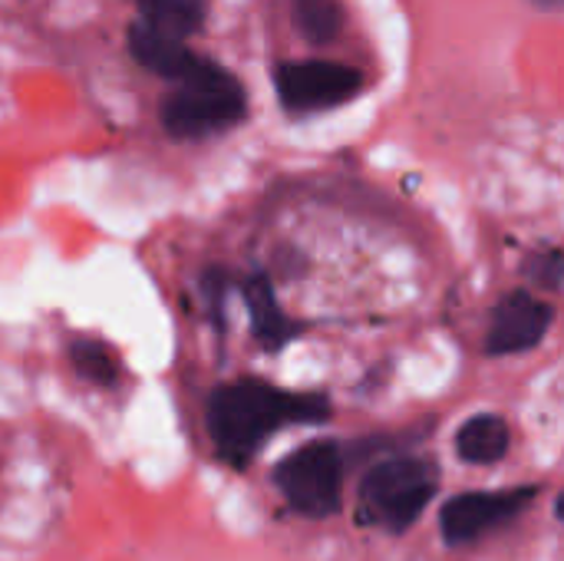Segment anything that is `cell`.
<instances>
[{
    "label": "cell",
    "mask_w": 564,
    "mask_h": 561,
    "mask_svg": "<svg viewBox=\"0 0 564 561\" xmlns=\"http://www.w3.org/2000/svg\"><path fill=\"white\" fill-rule=\"evenodd\" d=\"M552 324H555V308L549 301L535 298L525 288L509 291L492 308V321L486 331V354L512 357V354L535 350L545 341V334L552 331Z\"/></svg>",
    "instance_id": "cell-8"
},
{
    "label": "cell",
    "mask_w": 564,
    "mask_h": 561,
    "mask_svg": "<svg viewBox=\"0 0 564 561\" xmlns=\"http://www.w3.org/2000/svg\"><path fill=\"white\" fill-rule=\"evenodd\" d=\"M525 274L545 288V291H558L564 284V255L549 248V251H539V255H529L525 258Z\"/></svg>",
    "instance_id": "cell-14"
},
{
    "label": "cell",
    "mask_w": 564,
    "mask_h": 561,
    "mask_svg": "<svg viewBox=\"0 0 564 561\" xmlns=\"http://www.w3.org/2000/svg\"><path fill=\"white\" fill-rule=\"evenodd\" d=\"M135 7L145 26L175 40L198 33L208 17V0H135Z\"/></svg>",
    "instance_id": "cell-11"
},
{
    "label": "cell",
    "mask_w": 564,
    "mask_h": 561,
    "mask_svg": "<svg viewBox=\"0 0 564 561\" xmlns=\"http://www.w3.org/2000/svg\"><path fill=\"white\" fill-rule=\"evenodd\" d=\"M330 397L317 390H284L258 377L218 384L205 400V427L215 456L231 470H248L261 446L297 423H327Z\"/></svg>",
    "instance_id": "cell-1"
},
{
    "label": "cell",
    "mask_w": 564,
    "mask_h": 561,
    "mask_svg": "<svg viewBox=\"0 0 564 561\" xmlns=\"http://www.w3.org/2000/svg\"><path fill=\"white\" fill-rule=\"evenodd\" d=\"M344 453L347 446L337 440H311L274 466L271 479L297 516L330 519L340 513Z\"/></svg>",
    "instance_id": "cell-3"
},
{
    "label": "cell",
    "mask_w": 564,
    "mask_h": 561,
    "mask_svg": "<svg viewBox=\"0 0 564 561\" xmlns=\"http://www.w3.org/2000/svg\"><path fill=\"white\" fill-rule=\"evenodd\" d=\"M294 23L307 43L327 46L344 30V7L340 0H291Z\"/></svg>",
    "instance_id": "cell-12"
},
{
    "label": "cell",
    "mask_w": 564,
    "mask_h": 561,
    "mask_svg": "<svg viewBox=\"0 0 564 561\" xmlns=\"http://www.w3.org/2000/svg\"><path fill=\"white\" fill-rule=\"evenodd\" d=\"M456 456L466 466H496L509 456L512 427L499 413H476L456 430Z\"/></svg>",
    "instance_id": "cell-10"
},
{
    "label": "cell",
    "mask_w": 564,
    "mask_h": 561,
    "mask_svg": "<svg viewBox=\"0 0 564 561\" xmlns=\"http://www.w3.org/2000/svg\"><path fill=\"white\" fill-rule=\"evenodd\" d=\"M440 493V470L423 456H390L377 463L357 489L360 526L403 536L420 522Z\"/></svg>",
    "instance_id": "cell-2"
},
{
    "label": "cell",
    "mask_w": 564,
    "mask_h": 561,
    "mask_svg": "<svg viewBox=\"0 0 564 561\" xmlns=\"http://www.w3.org/2000/svg\"><path fill=\"white\" fill-rule=\"evenodd\" d=\"M69 360L76 367V374L83 380L96 384V387H116L119 377H122L119 357L106 344H99V341H86V337L73 341L69 344Z\"/></svg>",
    "instance_id": "cell-13"
},
{
    "label": "cell",
    "mask_w": 564,
    "mask_h": 561,
    "mask_svg": "<svg viewBox=\"0 0 564 561\" xmlns=\"http://www.w3.org/2000/svg\"><path fill=\"white\" fill-rule=\"evenodd\" d=\"M367 86V76L357 66L334 60H288L274 66V89L291 116L324 112L350 103Z\"/></svg>",
    "instance_id": "cell-5"
},
{
    "label": "cell",
    "mask_w": 564,
    "mask_h": 561,
    "mask_svg": "<svg viewBox=\"0 0 564 561\" xmlns=\"http://www.w3.org/2000/svg\"><path fill=\"white\" fill-rule=\"evenodd\" d=\"M542 13H564V0H529Z\"/></svg>",
    "instance_id": "cell-15"
},
{
    "label": "cell",
    "mask_w": 564,
    "mask_h": 561,
    "mask_svg": "<svg viewBox=\"0 0 564 561\" xmlns=\"http://www.w3.org/2000/svg\"><path fill=\"white\" fill-rule=\"evenodd\" d=\"M539 499L535 486H512V489H486V493H459L440 513V532L449 549H463L479 542L499 526L519 519Z\"/></svg>",
    "instance_id": "cell-6"
},
{
    "label": "cell",
    "mask_w": 564,
    "mask_h": 561,
    "mask_svg": "<svg viewBox=\"0 0 564 561\" xmlns=\"http://www.w3.org/2000/svg\"><path fill=\"white\" fill-rule=\"evenodd\" d=\"M129 40V53L139 66H145L149 73L175 83L178 89L182 86H202V83H215V79H225L228 69L202 53H195L185 40H175V36H165V33H155L152 26H145L142 20L129 26L126 33Z\"/></svg>",
    "instance_id": "cell-7"
},
{
    "label": "cell",
    "mask_w": 564,
    "mask_h": 561,
    "mask_svg": "<svg viewBox=\"0 0 564 561\" xmlns=\"http://www.w3.org/2000/svg\"><path fill=\"white\" fill-rule=\"evenodd\" d=\"M241 294L248 304V317H251V334L258 341L261 350L278 354L281 347H288L294 337L304 334V324L288 317L274 298V284L268 274H251L241 281Z\"/></svg>",
    "instance_id": "cell-9"
},
{
    "label": "cell",
    "mask_w": 564,
    "mask_h": 561,
    "mask_svg": "<svg viewBox=\"0 0 564 561\" xmlns=\"http://www.w3.org/2000/svg\"><path fill=\"white\" fill-rule=\"evenodd\" d=\"M245 116H248V93H245L241 79L231 73L215 83L182 86L159 109L162 129L182 142L228 132V129L241 126Z\"/></svg>",
    "instance_id": "cell-4"
},
{
    "label": "cell",
    "mask_w": 564,
    "mask_h": 561,
    "mask_svg": "<svg viewBox=\"0 0 564 561\" xmlns=\"http://www.w3.org/2000/svg\"><path fill=\"white\" fill-rule=\"evenodd\" d=\"M555 516H558V522L564 526V493L555 499Z\"/></svg>",
    "instance_id": "cell-16"
}]
</instances>
